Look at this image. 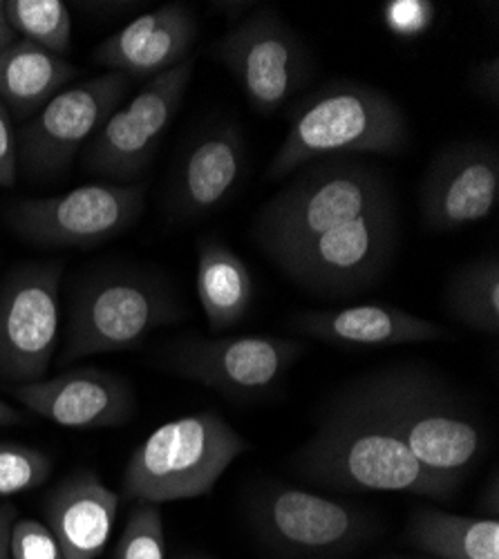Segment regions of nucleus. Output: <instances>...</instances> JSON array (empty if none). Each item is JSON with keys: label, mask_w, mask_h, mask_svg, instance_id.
<instances>
[{"label": "nucleus", "mask_w": 499, "mask_h": 559, "mask_svg": "<svg viewBox=\"0 0 499 559\" xmlns=\"http://www.w3.org/2000/svg\"><path fill=\"white\" fill-rule=\"evenodd\" d=\"M132 79L108 72L61 90L16 132L19 173L32 181L55 179L119 108Z\"/></svg>", "instance_id": "obj_10"}, {"label": "nucleus", "mask_w": 499, "mask_h": 559, "mask_svg": "<svg viewBox=\"0 0 499 559\" xmlns=\"http://www.w3.org/2000/svg\"><path fill=\"white\" fill-rule=\"evenodd\" d=\"M399 206L390 193L352 222L325 230L274 264L311 296L352 298L385 273L399 247Z\"/></svg>", "instance_id": "obj_7"}, {"label": "nucleus", "mask_w": 499, "mask_h": 559, "mask_svg": "<svg viewBox=\"0 0 499 559\" xmlns=\"http://www.w3.org/2000/svg\"><path fill=\"white\" fill-rule=\"evenodd\" d=\"M247 450V439L217 412L177 416L130 454L123 497L155 506L204 497Z\"/></svg>", "instance_id": "obj_5"}, {"label": "nucleus", "mask_w": 499, "mask_h": 559, "mask_svg": "<svg viewBox=\"0 0 499 559\" xmlns=\"http://www.w3.org/2000/svg\"><path fill=\"white\" fill-rule=\"evenodd\" d=\"M185 316L162 275L132 269L95 273L76 289L61 362L138 347Z\"/></svg>", "instance_id": "obj_6"}, {"label": "nucleus", "mask_w": 499, "mask_h": 559, "mask_svg": "<svg viewBox=\"0 0 499 559\" xmlns=\"http://www.w3.org/2000/svg\"><path fill=\"white\" fill-rule=\"evenodd\" d=\"M499 202V153L486 142L441 151L426 170L419 193L421 222L445 233L486 219Z\"/></svg>", "instance_id": "obj_15"}, {"label": "nucleus", "mask_w": 499, "mask_h": 559, "mask_svg": "<svg viewBox=\"0 0 499 559\" xmlns=\"http://www.w3.org/2000/svg\"><path fill=\"white\" fill-rule=\"evenodd\" d=\"M258 537L287 559H336L377 533L370 512L309 490L266 484L249 503Z\"/></svg>", "instance_id": "obj_8"}, {"label": "nucleus", "mask_w": 499, "mask_h": 559, "mask_svg": "<svg viewBox=\"0 0 499 559\" xmlns=\"http://www.w3.org/2000/svg\"><path fill=\"white\" fill-rule=\"evenodd\" d=\"M394 559H403V557H394Z\"/></svg>", "instance_id": "obj_36"}, {"label": "nucleus", "mask_w": 499, "mask_h": 559, "mask_svg": "<svg viewBox=\"0 0 499 559\" xmlns=\"http://www.w3.org/2000/svg\"><path fill=\"white\" fill-rule=\"evenodd\" d=\"M146 206L140 183H85L55 198L19 200L5 222L25 242L48 249H95L138 222Z\"/></svg>", "instance_id": "obj_9"}, {"label": "nucleus", "mask_w": 499, "mask_h": 559, "mask_svg": "<svg viewBox=\"0 0 499 559\" xmlns=\"http://www.w3.org/2000/svg\"><path fill=\"white\" fill-rule=\"evenodd\" d=\"M112 559H166V533L159 506L134 503Z\"/></svg>", "instance_id": "obj_26"}, {"label": "nucleus", "mask_w": 499, "mask_h": 559, "mask_svg": "<svg viewBox=\"0 0 499 559\" xmlns=\"http://www.w3.org/2000/svg\"><path fill=\"white\" fill-rule=\"evenodd\" d=\"M445 309L464 328L486 336L499 334V258L482 255L448 277Z\"/></svg>", "instance_id": "obj_24"}, {"label": "nucleus", "mask_w": 499, "mask_h": 559, "mask_svg": "<svg viewBox=\"0 0 499 559\" xmlns=\"http://www.w3.org/2000/svg\"><path fill=\"white\" fill-rule=\"evenodd\" d=\"M23 421H25L23 414H21L16 407H12L8 401L0 399V428L19 426V424H23Z\"/></svg>", "instance_id": "obj_33"}, {"label": "nucleus", "mask_w": 499, "mask_h": 559, "mask_svg": "<svg viewBox=\"0 0 499 559\" xmlns=\"http://www.w3.org/2000/svg\"><path fill=\"white\" fill-rule=\"evenodd\" d=\"M52 475V459L43 450L0 441V499L29 492Z\"/></svg>", "instance_id": "obj_27"}, {"label": "nucleus", "mask_w": 499, "mask_h": 559, "mask_svg": "<svg viewBox=\"0 0 499 559\" xmlns=\"http://www.w3.org/2000/svg\"><path fill=\"white\" fill-rule=\"evenodd\" d=\"M385 23L399 36H417L435 19V5L419 3V0H399L385 5Z\"/></svg>", "instance_id": "obj_29"}, {"label": "nucleus", "mask_w": 499, "mask_h": 559, "mask_svg": "<svg viewBox=\"0 0 499 559\" xmlns=\"http://www.w3.org/2000/svg\"><path fill=\"white\" fill-rule=\"evenodd\" d=\"M407 539L437 559H499L497 518H464L421 508L407 524Z\"/></svg>", "instance_id": "obj_23"}, {"label": "nucleus", "mask_w": 499, "mask_h": 559, "mask_svg": "<svg viewBox=\"0 0 499 559\" xmlns=\"http://www.w3.org/2000/svg\"><path fill=\"white\" fill-rule=\"evenodd\" d=\"M5 16L14 34L52 55H68L72 43L70 10L61 0H5Z\"/></svg>", "instance_id": "obj_25"}, {"label": "nucleus", "mask_w": 499, "mask_h": 559, "mask_svg": "<svg viewBox=\"0 0 499 559\" xmlns=\"http://www.w3.org/2000/svg\"><path fill=\"white\" fill-rule=\"evenodd\" d=\"M245 136L231 123H215L198 134L181 159L173 186V209L179 217H202L219 209L236 191L245 168Z\"/></svg>", "instance_id": "obj_18"}, {"label": "nucleus", "mask_w": 499, "mask_h": 559, "mask_svg": "<svg viewBox=\"0 0 499 559\" xmlns=\"http://www.w3.org/2000/svg\"><path fill=\"white\" fill-rule=\"evenodd\" d=\"M19 179V139L14 119L0 102V189H12Z\"/></svg>", "instance_id": "obj_30"}, {"label": "nucleus", "mask_w": 499, "mask_h": 559, "mask_svg": "<svg viewBox=\"0 0 499 559\" xmlns=\"http://www.w3.org/2000/svg\"><path fill=\"white\" fill-rule=\"evenodd\" d=\"M195 59L153 76L123 108H117L87 144L85 168L117 181L138 179L153 162L164 132L185 104Z\"/></svg>", "instance_id": "obj_14"}, {"label": "nucleus", "mask_w": 499, "mask_h": 559, "mask_svg": "<svg viewBox=\"0 0 499 559\" xmlns=\"http://www.w3.org/2000/svg\"><path fill=\"white\" fill-rule=\"evenodd\" d=\"M298 477L338 492H405L450 499L462 481L432 473L401 439L352 412L330 407L292 456Z\"/></svg>", "instance_id": "obj_2"}, {"label": "nucleus", "mask_w": 499, "mask_h": 559, "mask_svg": "<svg viewBox=\"0 0 499 559\" xmlns=\"http://www.w3.org/2000/svg\"><path fill=\"white\" fill-rule=\"evenodd\" d=\"M185 559H202V557H185Z\"/></svg>", "instance_id": "obj_35"}, {"label": "nucleus", "mask_w": 499, "mask_h": 559, "mask_svg": "<svg viewBox=\"0 0 499 559\" xmlns=\"http://www.w3.org/2000/svg\"><path fill=\"white\" fill-rule=\"evenodd\" d=\"M12 394L29 412L76 430L126 426L138 412L130 381L99 367H72L55 379L16 385Z\"/></svg>", "instance_id": "obj_16"}, {"label": "nucleus", "mask_w": 499, "mask_h": 559, "mask_svg": "<svg viewBox=\"0 0 499 559\" xmlns=\"http://www.w3.org/2000/svg\"><path fill=\"white\" fill-rule=\"evenodd\" d=\"M19 520V510L12 503H0V559H12L10 535L12 526Z\"/></svg>", "instance_id": "obj_32"}, {"label": "nucleus", "mask_w": 499, "mask_h": 559, "mask_svg": "<svg viewBox=\"0 0 499 559\" xmlns=\"http://www.w3.org/2000/svg\"><path fill=\"white\" fill-rule=\"evenodd\" d=\"M473 85L479 92V97L497 106L499 104V59L482 61L473 72Z\"/></svg>", "instance_id": "obj_31"}, {"label": "nucleus", "mask_w": 499, "mask_h": 559, "mask_svg": "<svg viewBox=\"0 0 499 559\" xmlns=\"http://www.w3.org/2000/svg\"><path fill=\"white\" fill-rule=\"evenodd\" d=\"M61 264L16 266L0 287V379L40 381L55 358L61 324Z\"/></svg>", "instance_id": "obj_12"}, {"label": "nucleus", "mask_w": 499, "mask_h": 559, "mask_svg": "<svg viewBox=\"0 0 499 559\" xmlns=\"http://www.w3.org/2000/svg\"><path fill=\"white\" fill-rule=\"evenodd\" d=\"M302 352L305 343L278 336L185 338L166 349L162 365L231 401H256L283 383Z\"/></svg>", "instance_id": "obj_11"}, {"label": "nucleus", "mask_w": 499, "mask_h": 559, "mask_svg": "<svg viewBox=\"0 0 499 559\" xmlns=\"http://www.w3.org/2000/svg\"><path fill=\"white\" fill-rule=\"evenodd\" d=\"M16 40H19V36L14 34V29H12V25H10L8 16H5L3 3H0V50L10 48V45L16 43Z\"/></svg>", "instance_id": "obj_34"}, {"label": "nucleus", "mask_w": 499, "mask_h": 559, "mask_svg": "<svg viewBox=\"0 0 499 559\" xmlns=\"http://www.w3.org/2000/svg\"><path fill=\"white\" fill-rule=\"evenodd\" d=\"M392 189L383 173L354 157H325L271 198L253 219V240L276 262L325 230L366 213Z\"/></svg>", "instance_id": "obj_4"}, {"label": "nucleus", "mask_w": 499, "mask_h": 559, "mask_svg": "<svg viewBox=\"0 0 499 559\" xmlns=\"http://www.w3.org/2000/svg\"><path fill=\"white\" fill-rule=\"evenodd\" d=\"M332 407L388 430L426 468L462 484L477 468L488 445L482 418L419 362H394L368 371L347 383Z\"/></svg>", "instance_id": "obj_1"}, {"label": "nucleus", "mask_w": 499, "mask_h": 559, "mask_svg": "<svg viewBox=\"0 0 499 559\" xmlns=\"http://www.w3.org/2000/svg\"><path fill=\"white\" fill-rule=\"evenodd\" d=\"M292 328L309 338L336 347H396L428 343L445 336V330L413 311L392 305H354L334 311H300Z\"/></svg>", "instance_id": "obj_19"}, {"label": "nucleus", "mask_w": 499, "mask_h": 559, "mask_svg": "<svg viewBox=\"0 0 499 559\" xmlns=\"http://www.w3.org/2000/svg\"><path fill=\"white\" fill-rule=\"evenodd\" d=\"M121 497L95 471L70 473L45 499V518L66 559H97L112 535Z\"/></svg>", "instance_id": "obj_20"}, {"label": "nucleus", "mask_w": 499, "mask_h": 559, "mask_svg": "<svg viewBox=\"0 0 499 559\" xmlns=\"http://www.w3.org/2000/svg\"><path fill=\"white\" fill-rule=\"evenodd\" d=\"M12 559H66L61 544L48 524L36 520H16L10 535Z\"/></svg>", "instance_id": "obj_28"}, {"label": "nucleus", "mask_w": 499, "mask_h": 559, "mask_svg": "<svg viewBox=\"0 0 499 559\" xmlns=\"http://www.w3.org/2000/svg\"><path fill=\"white\" fill-rule=\"evenodd\" d=\"M195 287L209 330L215 334L240 324L256 296L251 271L238 253L217 238L200 242Z\"/></svg>", "instance_id": "obj_22"}, {"label": "nucleus", "mask_w": 499, "mask_h": 559, "mask_svg": "<svg viewBox=\"0 0 499 559\" xmlns=\"http://www.w3.org/2000/svg\"><path fill=\"white\" fill-rule=\"evenodd\" d=\"M215 55L260 115L278 112L311 74L305 43L271 10L238 21L219 38Z\"/></svg>", "instance_id": "obj_13"}, {"label": "nucleus", "mask_w": 499, "mask_h": 559, "mask_svg": "<svg viewBox=\"0 0 499 559\" xmlns=\"http://www.w3.org/2000/svg\"><path fill=\"white\" fill-rule=\"evenodd\" d=\"M74 76H79V68L36 43L19 38L0 50V102L12 119H32Z\"/></svg>", "instance_id": "obj_21"}, {"label": "nucleus", "mask_w": 499, "mask_h": 559, "mask_svg": "<svg viewBox=\"0 0 499 559\" xmlns=\"http://www.w3.org/2000/svg\"><path fill=\"white\" fill-rule=\"evenodd\" d=\"M198 38V21L189 5L168 3L142 14L126 27L102 40L93 59L110 72L134 76H157L185 63Z\"/></svg>", "instance_id": "obj_17"}, {"label": "nucleus", "mask_w": 499, "mask_h": 559, "mask_svg": "<svg viewBox=\"0 0 499 559\" xmlns=\"http://www.w3.org/2000/svg\"><path fill=\"white\" fill-rule=\"evenodd\" d=\"M407 136V119L388 92L347 79L332 81L296 106L266 177L283 179L325 157L392 155Z\"/></svg>", "instance_id": "obj_3"}]
</instances>
